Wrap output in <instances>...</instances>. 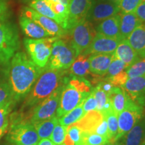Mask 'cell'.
I'll list each match as a JSON object with an SVG mask.
<instances>
[{"label": "cell", "mask_w": 145, "mask_h": 145, "mask_svg": "<svg viewBox=\"0 0 145 145\" xmlns=\"http://www.w3.org/2000/svg\"><path fill=\"white\" fill-rule=\"evenodd\" d=\"M44 68L37 66L24 52H18L12 58L9 84L15 102L20 101L30 93Z\"/></svg>", "instance_id": "6da1fadb"}, {"label": "cell", "mask_w": 145, "mask_h": 145, "mask_svg": "<svg viewBox=\"0 0 145 145\" xmlns=\"http://www.w3.org/2000/svg\"><path fill=\"white\" fill-rule=\"evenodd\" d=\"M67 71V70L51 69L45 67L30 93L25 97L21 110L18 114H22L28 109L32 110L58 88L66 83L68 79L66 77Z\"/></svg>", "instance_id": "7a4b0ae2"}, {"label": "cell", "mask_w": 145, "mask_h": 145, "mask_svg": "<svg viewBox=\"0 0 145 145\" xmlns=\"http://www.w3.org/2000/svg\"><path fill=\"white\" fill-rule=\"evenodd\" d=\"M20 47L18 28L9 22L0 23V64L7 65Z\"/></svg>", "instance_id": "3957f363"}, {"label": "cell", "mask_w": 145, "mask_h": 145, "mask_svg": "<svg viewBox=\"0 0 145 145\" xmlns=\"http://www.w3.org/2000/svg\"><path fill=\"white\" fill-rule=\"evenodd\" d=\"M77 56L71 46L63 40L58 39L52 46L51 54L45 67L51 69L67 70Z\"/></svg>", "instance_id": "277c9868"}, {"label": "cell", "mask_w": 145, "mask_h": 145, "mask_svg": "<svg viewBox=\"0 0 145 145\" xmlns=\"http://www.w3.org/2000/svg\"><path fill=\"white\" fill-rule=\"evenodd\" d=\"M59 36L40 39H24V44L30 59L40 68H44L51 54L52 46Z\"/></svg>", "instance_id": "5b68a950"}, {"label": "cell", "mask_w": 145, "mask_h": 145, "mask_svg": "<svg viewBox=\"0 0 145 145\" xmlns=\"http://www.w3.org/2000/svg\"><path fill=\"white\" fill-rule=\"evenodd\" d=\"M144 116V107L136 104L127 95L124 109L118 116V131L113 142L119 140L130 131Z\"/></svg>", "instance_id": "8992f818"}, {"label": "cell", "mask_w": 145, "mask_h": 145, "mask_svg": "<svg viewBox=\"0 0 145 145\" xmlns=\"http://www.w3.org/2000/svg\"><path fill=\"white\" fill-rule=\"evenodd\" d=\"M69 30L71 44L77 57L88 48L97 33L92 24L86 19L79 22Z\"/></svg>", "instance_id": "52a82bcc"}, {"label": "cell", "mask_w": 145, "mask_h": 145, "mask_svg": "<svg viewBox=\"0 0 145 145\" xmlns=\"http://www.w3.org/2000/svg\"><path fill=\"white\" fill-rule=\"evenodd\" d=\"M40 139L34 126L29 121L11 125L8 140L15 145H37Z\"/></svg>", "instance_id": "ba28073f"}, {"label": "cell", "mask_w": 145, "mask_h": 145, "mask_svg": "<svg viewBox=\"0 0 145 145\" xmlns=\"http://www.w3.org/2000/svg\"><path fill=\"white\" fill-rule=\"evenodd\" d=\"M64 84L58 88L32 110L29 122L34 124L49 119L55 115Z\"/></svg>", "instance_id": "9c48e42d"}, {"label": "cell", "mask_w": 145, "mask_h": 145, "mask_svg": "<svg viewBox=\"0 0 145 145\" xmlns=\"http://www.w3.org/2000/svg\"><path fill=\"white\" fill-rule=\"evenodd\" d=\"M91 93V92H90ZM90 93H81L67 81L63 86L56 116L60 118L83 103Z\"/></svg>", "instance_id": "30bf717a"}, {"label": "cell", "mask_w": 145, "mask_h": 145, "mask_svg": "<svg viewBox=\"0 0 145 145\" xmlns=\"http://www.w3.org/2000/svg\"><path fill=\"white\" fill-rule=\"evenodd\" d=\"M120 12L119 3L110 0H98L93 1L86 16V20L91 24L101 22L112 16L117 15Z\"/></svg>", "instance_id": "8fae6325"}, {"label": "cell", "mask_w": 145, "mask_h": 145, "mask_svg": "<svg viewBox=\"0 0 145 145\" xmlns=\"http://www.w3.org/2000/svg\"><path fill=\"white\" fill-rule=\"evenodd\" d=\"M22 15L30 18L34 22L44 28L52 36H60L64 35L66 30H63L57 22L46 16L41 15L30 7H24L22 11Z\"/></svg>", "instance_id": "7c38bea8"}, {"label": "cell", "mask_w": 145, "mask_h": 145, "mask_svg": "<svg viewBox=\"0 0 145 145\" xmlns=\"http://www.w3.org/2000/svg\"><path fill=\"white\" fill-rule=\"evenodd\" d=\"M120 42V41L118 40L111 39L101 34L96 33L89 46L81 54L88 57L92 54L114 53Z\"/></svg>", "instance_id": "4fadbf2b"}, {"label": "cell", "mask_w": 145, "mask_h": 145, "mask_svg": "<svg viewBox=\"0 0 145 145\" xmlns=\"http://www.w3.org/2000/svg\"><path fill=\"white\" fill-rule=\"evenodd\" d=\"M93 0H69L67 28L69 30L76 24L86 19Z\"/></svg>", "instance_id": "5bb4252c"}, {"label": "cell", "mask_w": 145, "mask_h": 145, "mask_svg": "<svg viewBox=\"0 0 145 145\" xmlns=\"http://www.w3.org/2000/svg\"><path fill=\"white\" fill-rule=\"evenodd\" d=\"M121 88L136 104L145 106V76L130 78Z\"/></svg>", "instance_id": "9a60e30c"}, {"label": "cell", "mask_w": 145, "mask_h": 145, "mask_svg": "<svg viewBox=\"0 0 145 145\" xmlns=\"http://www.w3.org/2000/svg\"><path fill=\"white\" fill-rule=\"evenodd\" d=\"M114 57V52L110 54H92L88 56L90 71L99 77H104Z\"/></svg>", "instance_id": "2e32d148"}, {"label": "cell", "mask_w": 145, "mask_h": 145, "mask_svg": "<svg viewBox=\"0 0 145 145\" xmlns=\"http://www.w3.org/2000/svg\"><path fill=\"white\" fill-rule=\"evenodd\" d=\"M121 14H117L101 22L95 27L97 33L101 34L111 39H116L121 41L120 33V24Z\"/></svg>", "instance_id": "e0dca14e"}, {"label": "cell", "mask_w": 145, "mask_h": 145, "mask_svg": "<svg viewBox=\"0 0 145 145\" xmlns=\"http://www.w3.org/2000/svg\"><path fill=\"white\" fill-rule=\"evenodd\" d=\"M145 139V115L140 121L120 139V145H140Z\"/></svg>", "instance_id": "ac0fdd59"}, {"label": "cell", "mask_w": 145, "mask_h": 145, "mask_svg": "<svg viewBox=\"0 0 145 145\" xmlns=\"http://www.w3.org/2000/svg\"><path fill=\"white\" fill-rule=\"evenodd\" d=\"M114 56L124 62L126 65V69L140 60V58L130 46L127 39L120 42L114 52Z\"/></svg>", "instance_id": "d6986e66"}, {"label": "cell", "mask_w": 145, "mask_h": 145, "mask_svg": "<svg viewBox=\"0 0 145 145\" xmlns=\"http://www.w3.org/2000/svg\"><path fill=\"white\" fill-rule=\"evenodd\" d=\"M19 22L24 33L32 39H40L52 37L44 28L34 22L30 18L22 15L19 18Z\"/></svg>", "instance_id": "ffe728a7"}, {"label": "cell", "mask_w": 145, "mask_h": 145, "mask_svg": "<svg viewBox=\"0 0 145 145\" xmlns=\"http://www.w3.org/2000/svg\"><path fill=\"white\" fill-rule=\"evenodd\" d=\"M142 24L140 20L136 15L135 12L128 14H121L120 33L121 40L128 39V36L137 27Z\"/></svg>", "instance_id": "44dd1931"}, {"label": "cell", "mask_w": 145, "mask_h": 145, "mask_svg": "<svg viewBox=\"0 0 145 145\" xmlns=\"http://www.w3.org/2000/svg\"><path fill=\"white\" fill-rule=\"evenodd\" d=\"M30 8L33 9L41 15L46 16L57 22L63 30L67 31V24L62 18L58 16L46 2V0H32L29 3Z\"/></svg>", "instance_id": "7402d4cb"}, {"label": "cell", "mask_w": 145, "mask_h": 145, "mask_svg": "<svg viewBox=\"0 0 145 145\" xmlns=\"http://www.w3.org/2000/svg\"><path fill=\"white\" fill-rule=\"evenodd\" d=\"M103 119L104 115L101 112L97 110H93L88 112L80 120L74 124L80 128L81 131L93 133L94 130L100 124Z\"/></svg>", "instance_id": "603a6c76"}, {"label": "cell", "mask_w": 145, "mask_h": 145, "mask_svg": "<svg viewBox=\"0 0 145 145\" xmlns=\"http://www.w3.org/2000/svg\"><path fill=\"white\" fill-rule=\"evenodd\" d=\"M128 41L140 59H145V26L141 24L128 36Z\"/></svg>", "instance_id": "cb8c5ba5"}, {"label": "cell", "mask_w": 145, "mask_h": 145, "mask_svg": "<svg viewBox=\"0 0 145 145\" xmlns=\"http://www.w3.org/2000/svg\"><path fill=\"white\" fill-rule=\"evenodd\" d=\"M108 96L112 110L118 116V114L124 109L127 94L121 88L114 87L108 93Z\"/></svg>", "instance_id": "d4e9b609"}, {"label": "cell", "mask_w": 145, "mask_h": 145, "mask_svg": "<svg viewBox=\"0 0 145 145\" xmlns=\"http://www.w3.org/2000/svg\"><path fill=\"white\" fill-rule=\"evenodd\" d=\"M70 72L72 75L84 77L92 74L90 71L89 62L88 57L81 54L77 56L71 66L70 67Z\"/></svg>", "instance_id": "484cf974"}, {"label": "cell", "mask_w": 145, "mask_h": 145, "mask_svg": "<svg viewBox=\"0 0 145 145\" xmlns=\"http://www.w3.org/2000/svg\"><path fill=\"white\" fill-rule=\"evenodd\" d=\"M59 123V118L54 115L50 118L36 123L33 125L37 132L40 139L49 138L54 127Z\"/></svg>", "instance_id": "4316f807"}, {"label": "cell", "mask_w": 145, "mask_h": 145, "mask_svg": "<svg viewBox=\"0 0 145 145\" xmlns=\"http://www.w3.org/2000/svg\"><path fill=\"white\" fill-rule=\"evenodd\" d=\"M102 114L106 118L107 123H108L109 141L113 142L118 131V115L114 112L112 107L106 112H103Z\"/></svg>", "instance_id": "83f0119b"}, {"label": "cell", "mask_w": 145, "mask_h": 145, "mask_svg": "<svg viewBox=\"0 0 145 145\" xmlns=\"http://www.w3.org/2000/svg\"><path fill=\"white\" fill-rule=\"evenodd\" d=\"M91 92L93 93L94 97L96 99L97 111L103 113L111 108L108 93L101 89L99 84H97V86H95V88H92Z\"/></svg>", "instance_id": "f1b7e54d"}, {"label": "cell", "mask_w": 145, "mask_h": 145, "mask_svg": "<svg viewBox=\"0 0 145 145\" xmlns=\"http://www.w3.org/2000/svg\"><path fill=\"white\" fill-rule=\"evenodd\" d=\"M83 103H81L75 109L68 112L63 116L59 118V124L64 126H68L80 120L85 116L83 109Z\"/></svg>", "instance_id": "f546056e"}, {"label": "cell", "mask_w": 145, "mask_h": 145, "mask_svg": "<svg viewBox=\"0 0 145 145\" xmlns=\"http://www.w3.org/2000/svg\"><path fill=\"white\" fill-rule=\"evenodd\" d=\"M109 142V139L106 137L82 131L81 145H105Z\"/></svg>", "instance_id": "4dcf8cb0"}, {"label": "cell", "mask_w": 145, "mask_h": 145, "mask_svg": "<svg viewBox=\"0 0 145 145\" xmlns=\"http://www.w3.org/2000/svg\"><path fill=\"white\" fill-rule=\"evenodd\" d=\"M68 83L81 93H90L92 87L89 81L83 77L72 75L68 78Z\"/></svg>", "instance_id": "1f68e13d"}, {"label": "cell", "mask_w": 145, "mask_h": 145, "mask_svg": "<svg viewBox=\"0 0 145 145\" xmlns=\"http://www.w3.org/2000/svg\"><path fill=\"white\" fill-rule=\"evenodd\" d=\"M14 106V103H9L0 106V138L2 137L8 128V115Z\"/></svg>", "instance_id": "d6a6232c"}, {"label": "cell", "mask_w": 145, "mask_h": 145, "mask_svg": "<svg viewBox=\"0 0 145 145\" xmlns=\"http://www.w3.org/2000/svg\"><path fill=\"white\" fill-rule=\"evenodd\" d=\"M67 132V126H64L59 123L56 125L50 137V140L56 145L64 144L65 137Z\"/></svg>", "instance_id": "836d02e7"}, {"label": "cell", "mask_w": 145, "mask_h": 145, "mask_svg": "<svg viewBox=\"0 0 145 145\" xmlns=\"http://www.w3.org/2000/svg\"><path fill=\"white\" fill-rule=\"evenodd\" d=\"M128 79L145 76V59L139 60L135 64L126 69Z\"/></svg>", "instance_id": "e575fe53"}, {"label": "cell", "mask_w": 145, "mask_h": 145, "mask_svg": "<svg viewBox=\"0 0 145 145\" xmlns=\"http://www.w3.org/2000/svg\"><path fill=\"white\" fill-rule=\"evenodd\" d=\"M9 103L16 104L10 84L9 83L0 82V106Z\"/></svg>", "instance_id": "d590c367"}, {"label": "cell", "mask_w": 145, "mask_h": 145, "mask_svg": "<svg viewBox=\"0 0 145 145\" xmlns=\"http://www.w3.org/2000/svg\"><path fill=\"white\" fill-rule=\"evenodd\" d=\"M46 2L49 5L52 10L58 16L62 18L65 22L67 24V20L69 17V7L63 5V3L54 2V1L46 0Z\"/></svg>", "instance_id": "8d00e7d4"}, {"label": "cell", "mask_w": 145, "mask_h": 145, "mask_svg": "<svg viewBox=\"0 0 145 145\" xmlns=\"http://www.w3.org/2000/svg\"><path fill=\"white\" fill-rule=\"evenodd\" d=\"M126 69V65L124 63L123 61H121L114 56L113 60L112 61L111 63H110V66L107 71V73L105 75L106 77H113L114 75H116L124 71V69Z\"/></svg>", "instance_id": "74e56055"}, {"label": "cell", "mask_w": 145, "mask_h": 145, "mask_svg": "<svg viewBox=\"0 0 145 145\" xmlns=\"http://www.w3.org/2000/svg\"><path fill=\"white\" fill-rule=\"evenodd\" d=\"M144 0H122L119 3L120 12L122 14H128L135 12L138 5Z\"/></svg>", "instance_id": "f35d334b"}, {"label": "cell", "mask_w": 145, "mask_h": 145, "mask_svg": "<svg viewBox=\"0 0 145 145\" xmlns=\"http://www.w3.org/2000/svg\"><path fill=\"white\" fill-rule=\"evenodd\" d=\"M67 134L69 136L71 140L75 142V145H81V134H82V131L76 125L72 124L68 126Z\"/></svg>", "instance_id": "ab89813d"}, {"label": "cell", "mask_w": 145, "mask_h": 145, "mask_svg": "<svg viewBox=\"0 0 145 145\" xmlns=\"http://www.w3.org/2000/svg\"><path fill=\"white\" fill-rule=\"evenodd\" d=\"M105 79L109 81L114 87L121 88L126 82V81L128 79V77L126 74V72L125 71H123L120 72L116 75H114L113 77H106Z\"/></svg>", "instance_id": "60d3db41"}, {"label": "cell", "mask_w": 145, "mask_h": 145, "mask_svg": "<svg viewBox=\"0 0 145 145\" xmlns=\"http://www.w3.org/2000/svg\"><path fill=\"white\" fill-rule=\"evenodd\" d=\"M11 16L9 0H0V23L8 22Z\"/></svg>", "instance_id": "b9f144b4"}, {"label": "cell", "mask_w": 145, "mask_h": 145, "mask_svg": "<svg viewBox=\"0 0 145 145\" xmlns=\"http://www.w3.org/2000/svg\"><path fill=\"white\" fill-rule=\"evenodd\" d=\"M83 109L85 114L88 113V112L97 110V102H96V99L91 91V93L88 97L86 99V100L83 101Z\"/></svg>", "instance_id": "7bdbcfd3"}, {"label": "cell", "mask_w": 145, "mask_h": 145, "mask_svg": "<svg viewBox=\"0 0 145 145\" xmlns=\"http://www.w3.org/2000/svg\"><path fill=\"white\" fill-rule=\"evenodd\" d=\"M93 133H95L97 134V135L103 136V137H106L109 139L108 123H107L106 119L104 116L103 120L101 121V122L98 125V126L96 127V128L94 130Z\"/></svg>", "instance_id": "ee69618b"}, {"label": "cell", "mask_w": 145, "mask_h": 145, "mask_svg": "<svg viewBox=\"0 0 145 145\" xmlns=\"http://www.w3.org/2000/svg\"><path fill=\"white\" fill-rule=\"evenodd\" d=\"M135 14L142 22V24L145 26V0L138 5L135 11Z\"/></svg>", "instance_id": "f6af8a7d"}, {"label": "cell", "mask_w": 145, "mask_h": 145, "mask_svg": "<svg viewBox=\"0 0 145 145\" xmlns=\"http://www.w3.org/2000/svg\"><path fill=\"white\" fill-rule=\"evenodd\" d=\"M37 145H56V144H54V143L50 140V139L44 138V139H42V140H40Z\"/></svg>", "instance_id": "bcb514c9"}, {"label": "cell", "mask_w": 145, "mask_h": 145, "mask_svg": "<svg viewBox=\"0 0 145 145\" xmlns=\"http://www.w3.org/2000/svg\"><path fill=\"white\" fill-rule=\"evenodd\" d=\"M64 145H75V142H73L71 140V138L69 137V136L67 134L66 137H65V141H64Z\"/></svg>", "instance_id": "7dc6e473"}, {"label": "cell", "mask_w": 145, "mask_h": 145, "mask_svg": "<svg viewBox=\"0 0 145 145\" xmlns=\"http://www.w3.org/2000/svg\"><path fill=\"white\" fill-rule=\"evenodd\" d=\"M48 1L63 3V5H66V6L67 7H69V0H48Z\"/></svg>", "instance_id": "c3c4849f"}, {"label": "cell", "mask_w": 145, "mask_h": 145, "mask_svg": "<svg viewBox=\"0 0 145 145\" xmlns=\"http://www.w3.org/2000/svg\"><path fill=\"white\" fill-rule=\"evenodd\" d=\"M110 1H113V2H115V3H120V1H122V0H110Z\"/></svg>", "instance_id": "681fc988"}, {"label": "cell", "mask_w": 145, "mask_h": 145, "mask_svg": "<svg viewBox=\"0 0 145 145\" xmlns=\"http://www.w3.org/2000/svg\"><path fill=\"white\" fill-rule=\"evenodd\" d=\"M105 145H112V142H109L108 143H107V144Z\"/></svg>", "instance_id": "f907efd6"}, {"label": "cell", "mask_w": 145, "mask_h": 145, "mask_svg": "<svg viewBox=\"0 0 145 145\" xmlns=\"http://www.w3.org/2000/svg\"><path fill=\"white\" fill-rule=\"evenodd\" d=\"M140 145H145V139H144V141H143L142 143V144H141Z\"/></svg>", "instance_id": "816d5d0a"}, {"label": "cell", "mask_w": 145, "mask_h": 145, "mask_svg": "<svg viewBox=\"0 0 145 145\" xmlns=\"http://www.w3.org/2000/svg\"><path fill=\"white\" fill-rule=\"evenodd\" d=\"M26 1H32V0H26Z\"/></svg>", "instance_id": "f5cc1de1"}, {"label": "cell", "mask_w": 145, "mask_h": 145, "mask_svg": "<svg viewBox=\"0 0 145 145\" xmlns=\"http://www.w3.org/2000/svg\"><path fill=\"white\" fill-rule=\"evenodd\" d=\"M12 145H15V144H12Z\"/></svg>", "instance_id": "db71d44e"}, {"label": "cell", "mask_w": 145, "mask_h": 145, "mask_svg": "<svg viewBox=\"0 0 145 145\" xmlns=\"http://www.w3.org/2000/svg\"><path fill=\"white\" fill-rule=\"evenodd\" d=\"M62 145H64V144H62Z\"/></svg>", "instance_id": "11a10c76"}]
</instances>
